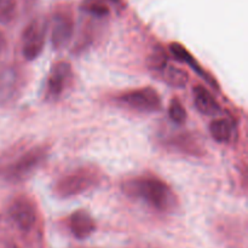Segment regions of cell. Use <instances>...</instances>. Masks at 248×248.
Masks as SVG:
<instances>
[{
	"label": "cell",
	"mask_w": 248,
	"mask_h": 248,
	"mask_svg": "<svg viewBox=\"0 0 248 248\" xmlns=\"http://www.w3.org/2000/svg\"><path fill=\"white\" fill-rule=\"evenodd\" d=\"M121 190L127 198L140 200L161 213H170L178 206V198L173 189L154 174H138L126 179Z\"/></svg>",
	"instance_id": "cell-1"
},
{
	"label": "cell",
	"mask_w": 248,
	"mask_h": 248,
	"mask_svg": "<svg viewBox=\"0 0 248 248\" xmlns=\"http://www.w3.org/2000/svg\"><path fill=\"white\" fill-rule=\"evenodd\" d=\"M103 181V173L92 165L78 167L63 174L53 186V194L58 199H70L97 188Z\"/></svg>",
	"instance_id": "cell-2"
},
{
	"label": "cell",
	"mask_w": 248,
	"mask_h": 248,
	"mask_svg": "<svg viewBox=\"0 0 248 248\" xmlns=\"http://www.w3.org/2000/svg\"><path fill=\"white\" fill-rule=\"evenodd\" d=\"M48 157V148L46 145H36L19 155L14 162L5 167L4 178L9 183H22L31 178Z\"/></svg>",
	"instance_id": "cell-3"
},
{
	"label": "cell",
	"mask_w": 248,
	"mask_h": 248,
	"mask_svg": "<svg viewBox=\"0 0 248 248\" xmlns=\"http://www.w3.org/2000/svg\"><path fill=\"white\" fill-rule=\"evenodd\" d=\"M114 102L123 108L137 113H156L162 108L159 92L150 86L128 90L114 98Z\"/></svg>",
	"instance_id": "cell-4"
},
{
	"label": "cell",
	"mask_w": 248,
	"mask_h": 248,
	"mask_svg": "<svg viewBox=\"0 0 248 248\" xmlns=\"http://www.w3.org/2000/svg\"><path fill=\"white\" fill-rule=\"evenodd\" d=\"M9 217L22 232H29L38 222V208L33 199L28 195H19L9 207Z\"/></svg>",
	"instance_id": "cell-5"
},
{
	"label": "cell",
	"mask_w": 248,
	"mask_h": 248,
	"mask_svg": "<svg viewBox=\"0 0 248 248\" xmlns=\"http://www.w3.org/2000/svg\"><path fill=\"white\" fill-rule=\"evenodd\" d=\"M47 23L41 19H33L22 34V55L27 61H35L45 46Z\"/></svg>",
	"instance_id": "cell-6"
},
{
	"label": "cell",
	"mask_w": 248,
	"mask_h": 248,
	"mask_svg": "<svg viewBox=\"0 0 248 248\" xmlns=\"http://www.w3.org/2000/svg\"><path fill=\"white\" fill-rule=\"evenodd\" d=\"M73 80V69L70 63L61 61L51 67L46 81V97L58 99L68 89Z\"/></svg>",
	"instance_id": "cell-7"
},
{
	"label": "cell",
	"mask_w": 248,
	"mask_h": 248,
	"mask_svg": "<svg viewBox=\"0 0 248 248\" xmlns=\"http://www.w3.org/2000/svg\"><path fill=\"white\" fill-rule=\"evenodd\" d=\"M74 33V18L69 11H57L51 19V44L55 50L67 47Z\"/></svg>",
	"instance_id": "cell-8"
},
{
	"label": "cell",
	"mask_w": 248,
	"mask_h": 248,
	"mask_svg": "<svg viewBox=\"0 0 248 248\" xmlns=\"http://www.w3.org/2000/svg\"><path fill=\"white\" fill-rule=\"evenodd\" d=\"M164 145L171 152L181 153L189 156L200 157L206 153L202 143L190 133H178V135L170 136L164 140Z\"/></svg>",
	"instance_id": "cell-9"
},
{
	"label": "cell",
	"mask_w": 248,
	"mask_h": 248,
	"mask_svg": "<svg viewBox=\"0 0 248 248\" xmlns=\"http://www.w3.org/2000/svg\"><path fill=\"white\" fill-rule=\"evenodd\" d=\"M68 228L73 236L78 240H84L96 232V222L87 211H75L68 218Z\"/></svg>",
	"instance_id": "cell-10"
},
{
	"label": "cell",
	"mask_w": 248,
	"mask_h": 248,
	"mask_svg": "<svg viewBox=\"0 0 248 248\" xmlns=\"http://www.w3.org/2000/svg\"><path fill=\"white\" fill-rule=\"evenodd\" d=\"M194 104L196 109L203 115H218L222 111L219 103L212 93L202 85H196L193 90Z\"/></svg>",
	"instance_id": "cell-11"
},
{
	"label": "cell",
	"mask_w": 248,
	"mask_h": 248,
	"mask_svg": "<svg viewBox=\"0 0 248 248\" xmlns=\"http://www.w3.org/2000/svg\"><path fill=\"white\" fill-rule=\"evenodd\" d=\"M19 81V74L14 67L0 69V102H5L15 96Z\"/></svg>",
	"instance_id": "cell-12"
},
{
	"label": "cell",
	"mask_w": 248,
	"mask_h": 248,
	"mask_svg": "<svg viewBox=\"0 0 248 248\" xmlns=\"http://www.w3.org/2000/svg\"><path fill=\"white\" fill-rule=\"evenodd\" d=\"M170 52H171L172 57H173L174 60L178 61V62L181 63H184V64H188L189 67H191V69H193L194 72H196L199 75L205 78L208 82H212L213 86H216L215 82L211 79V77H207V74H206L205 70L202 69V67L199 64L196 58L184 47V45H182V44L179 43H172L171 45H170Z\"/></svg>",
	"instance_id": "cell-13"
},
{
	"label": "cell",
	"mask_w": 248,
	"mask_h": 248,
	"mask_svg": "<svg viewBox=\"0 0 248 248\" xmlns=\"http://www.w3.org/2000/svg\"><path fill=\"white\" fill-rule=\"evenodd\" d=\"M161 79L166 82L169 86L177 87V89H183L189 82V74L182 68L176 65L167 64L161 72L159 73Z\"/></svg>",
	"instance_id": "cell-14"
},
{
	"label": "cell",
	"mask_w": 248,
	"mask_h": 248,
	"mask_svg": "<svg viewBox=\"0 0 248 248\" xmlns=\"http://www.w3.org/2000/svg\"><path fill=\"white\" fill-rule=\"evenodd\" d=\"M210 133L217 143L227 144L234 136V125L229 119H217L211 123Z\"/></svg>",
	"instance_id": "cell-15"
},
{
	"label": "cell",
	"mask_w": 248,
	"mask_h": 248,
	"mask_svg": "<svg viewBox=\"0 0 248 248\" xmlns=\"http://www.w3.org/2000/svg\"><path fill=\"white\" fill-rule=\"evenodd\" d=\"M110 5L120 6V0H86L82 10L93 17H106L110 14Z\"/></svg>",
	"instance_id": "cell-16"
},
{
	"label": "cell",
	"mask_w": 248,
	"mask_h": 248,
	"mask_svg": "<svg viewBox=\"0 0 248 248\" xmlns=\"http://www.w3.org/2000/svg\"><path fill=\"white\" fill-rule=\"evenodd\" d=\"M167 64H169V55H167V52L161 46H155L147 58L148 68L152 72L159 74Z\"/></svg>",
	"instance_id": "cell-17"
},
{
	"label": "cell",
	"mask_w": 248,
	"mask_h": 248,
	"mask_svg": "<svg viewBox=\"0 0 248 248\" xmlns=\"http://www.w3.org/2000/svg\"><path fill=\"white\" fill-rule=\"evenodd\" d=\"M16 0H0V24H9L16 17Z\"/></svg>",
	"instance_id": "cell-18"
},
{
	"label": "cell",
	"mask_w": 248,
	"mask_h": 248,
	"mask_svg": "<svg viewBox=\"0 0 248 248\" xmlns=\"http://www.w3.org/2000/svg\"><path fill=\"white\" fill-rule=\"evenodd\" d=\"M169 116L174 124H184L188 119V114H186V108H184L183 103L179 99L173 98L170 102L169 107Z\"/></svg>",
	"instance_id": "cell-19"
},
{
	"label": "cell",
	"mask_w": 248,
	"mask_h": 248,
	"mask_svg": "<svg viewBox=\"0 0 248 248\" xmlns=\"http://www.w3.org/2000/svg\"><path fill=\"white\" fill-rule=\"evenodd\" d=\"M5 47H6V40H5L4 34L0 31V52H2L5 50Z\"/></svg>",
	"instance_id": "cell-20"
},
{
	"label": "cell",
	"mask_w": 248,
	"mask_h": 248,
	"mask_svg": "<svg viewBox=\"0 0 248 248\" xmlns=\"http://www.w3.org/2000/svg\"><path fill=\"white\" fill-rule=\"evenodd\" d=\"M9 248H18V247H17L16 245H11V246H10Z\"/></svg>",
	"instance_id": "cell-21"
}]
</instances>
